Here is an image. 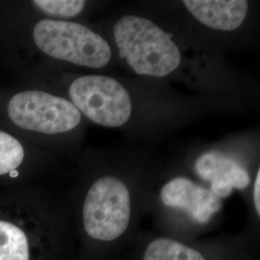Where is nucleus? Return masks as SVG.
Masks as SVG:
<instances>
[{"label": "nucleus", "mask_w": 260, "mask_h": 260, "mask_svg": "<svg viewBox=\"0 0 260 260\" xmlns=\"http://www.w3.org/2000/svg\"><path fill=\"white\" fill-rule=\"evenodd\" d=\"M120 56L140 75L164 77L180 64V50L171 34L150 19L125 16L114 26Z\"/></svg>", "instance_id": "1"}, {"label": "nucleus", "mask_w": 260, "mask_h": 260, "mask_svg": "<svg viewBox=\"0 0 260 260\" xmlns=\"http://www.w3.org/2000/svg\"><path fill=\"white\" fill-rule=\"evenodd\" d=\"M36 46L47 55L77 66L101 69L111 60V47L101 35L82 24L43 19L33 30Z\"/></svg>", "instance_id": "2"}, {"label": "nucleus", "mask_w": 260, "mask_h": 260, "mask_svg": "<svg viewBox=\"0 0 260 260\" xmlns=\"http://www.w3.org/2000/svg\"><path fill=\"white\" fill-rule=\"evenodd\" d=\"M131 217V200L121 179L103 177L91 186L83 206L86 233L93 239L113 241L125 233Z\"/></svg>", "instance_id": "3"}, {"label": "nucleus", "mask_w": 260, "mask_h": 260, "mask_svg": "<svg viewBox=\"0 0 260 260\" xmlns=\"http://www.w3.org/2000/svg\"><path fill=\"white\" fill-rule=\"evenodd\" d=\"M70 96L75 107L93 122L119 127L129 120L132 103L126 89L104 75H84L72 83Z\"/></svg>", "instance_id": "4"}, {"label": "nucleus", "mask_w": 260, "mask_h": 260, "mask_svg": "<svg viewBox=\"0 0 260 260\" xmlns=\"http://www.w3.org/2000/svg\"><path fill=\"white\" fill-rule=\"evenodd\" d=\"M8 114L19 127L45 134L65 133L81 121V113L74 103L42 91L14 95L8 105Z\"/></svg>", "instance_id": "5"}, {"label": "nucleus", "mask_w": 260, "mask_h": 260, "mask_svg": "<svg viewBox=\"0 0 260 260\" xmlns=\"http://www.w3.org/2000/svg\"><path fill=\"white\" fill-rule=\"evenodd\" d=\"M163 204L185 210L199 223H208L221 207V199L203 186L185 177H177L166 183L161 190Z\"/></svg>", "instance_id": "6"}, {"label": "nucleus", "mask_w": 260, "mask_h": 260, "mask_svg": "<svg viewBox=\"0 0 260 260\" xmlns=\"http://www.w3.org/2000/svg\"><path fill=\"white\" fill-rule=\"evenodd\" d=\"M195 170L199 177L211 183L210 191L219 199L232 195L233 189H245L251 182L245 168L217 151L206 152L198 158Z\"/></svg>", "instance_id": "7"}, {"label": "nucleus", "mask_w": 260, "mask_h": 260, "mask_svg": "<svg viewBox=\"0 0 260 260\" xmlns=\"http://www.w3.org/2000/svg\"><path fill=\"white\" fill-rule=\"evenodd\" d=\"M183 4L200 22L222 31L240 27L249 11L246 0H184Z\"/></svg>", "instance_id": "8"}, {"label": "nucleus", "mask_w": 260, "mask_h": 260, "mask_svg": "<svg viewBox=\"0 0 260 260\" xmlns=\"http://www.w3.org/2000/svg\"><path fill=\"white\" fill-rule=\"evenodd\" d=\"M25 233L14 223L0 221V260H29Z\"/></svg>", "instance_id": "9"}, {"label": "nucleus", "mask_w": 260, "mask_h": 260, "mask_svg": "<svg viewBox=\"0 0 260 260\" xmlns=\"http://www.w3.org/2000/svg\"><path fill=\"white\" fill-rule=\"evenodd\" d=\"M144 260H205L194 249L180 242L159 238L151 242L145 251Z\"/></svg>", "instance_id": "10"}, {"label": "nucleus", "mask_w": 260, "mask_h": 260, "mask_svg": "<svg viewBox=\"0 0 260 260\" xmlns=\"http://www.w3.org/2000/svg\"><path fill=\"white\" fill-rule=\"evenodd\" d=\"M24 149L18 140L0 131V176L15 171L22 163Z\"/></svg>", "instance_id": "11"}, {"label": "nucleus", "mask_w": 260, "mask_h": 260, "mask_svg": "<svg viewBox=\"0 0 260 260\" xmlns=\"http://www.w3.org/2000/svg\"><path fill=\"white\" fill-rule=\"evenodd\" d=\"M35 6L44 13L59 18H74L85 7L83 0H35Z\"/></svg>", "instance_id": "12"}, {"label": "nucleus", "mask_w": 260, "mask_h": 260, "mask_svg": "<svg viewBox=\"0 0 260 260\" xmlns=\"http://www.w3.org/2000/svg\"><path fill=\"white\" fill-rule=\"evenodd\" d=\"M260 170L257 171L256 178L254 181V188H253V202L256 209V212L260 215Z\"/></svg>", "instance_id": "13"}]
</instances>
